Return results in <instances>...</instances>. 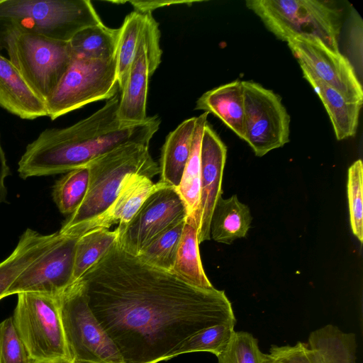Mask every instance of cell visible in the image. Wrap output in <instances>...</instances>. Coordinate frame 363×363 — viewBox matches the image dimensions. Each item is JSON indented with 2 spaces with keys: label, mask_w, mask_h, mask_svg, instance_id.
I'll use <instances>...</instances> for the list:
<instances>
[{
  "label": "cell",
  "mask_w": 363,
  "mask_h": 363,
  "mask_svg": "<svg viewBox=\"0 0 363 363\" xmlns=\"http://www.w3.org/2000/svg\"><path fill=\"white\" fill-rule=\"evenodd\" d=\"M119 91L89 117L62 128H47L26 148L18 164L22 179L67 173L125 143L149 146L161 123L157 116L139 123L119 121Z\"/></svg>",
  "instance_id": "2"
},
{
  "label": "cell",
  "mask_w": 363,
  "mask_h": 363,
  "mask_svg": "<svg viewBox=\"0 0 363 363\" xmlns=\"http://www.w3.org/2000/svg\"><path fill=\"white\" fill-rule=\"evenodd\" d=\"M60 232L43 235L28 228L4 261L0 262V300L18 275L33 262L51 248L61 238Z\"/></svg>",
  "instance_id": "21"
},
{
  "label": "cell",
  "mask_w": 363,
  "mask_h": 363,
  "mask_svg": "<svg viewBox=\"0 0 363 363\" xmlns=\"http://www.w3.org/2000/svg\"><path fill=\"white\" fill-rule=\"evenodd\" d=\"M148 147L140 143H125L89 162L86 195L59 232L80 237L82 229L108 208L126 176L136 173L152 179L159 174V166L151 157Z\"/></svg>",
  "instance_id": "3"
},
{
  "label": "cell",
  "mask_w": 363,
  "mask_h": 363,
  "mask_svg": "<svg viewBox=\"0 0 363 363\" xmlns=\"http://www.w3.org/2000/svg\"><path fill=\"white\" fill-rule=\"evenodd\" d=\"M218 363H263L264 354L258 340L246 331H235L223 351L217 356Z\"/></svg>",
  "instance_id": "32"
},
{
  "label": "cell",
  "mask_w": 363,
  "mask_h": 363,
  "mask_svg": "<svg viewBox=\"0 0 363 363\" xmlns=\"http://www.w3.org/2000/svg\"><path fill=\"white\" fill-rule=\"evenodd\" d=\"M245 138L257 157L289 142L290 116L281 97L261 84L242 81Z\"/></svg>",
  "instance_id": "10"
},
{
  "label": "cell",
  "mask_w": 363,
  "mask_h": 363,
  "mask_svg": "<svg viewBox=\"0 0 363 363\" xmlns=\"http://www.w3.org/2000/svg\"><path fill=\"white\" fill-rule=\"evenodd\" d=\"M79 238L72 233H62L51 248L18 275L5 297L23 292L60 295L74 283V256Z\"/></svg>",
  "instance_id": "12"
},
{
  "label": "cell",
  "mask_w": 363,
  "mask_h": 363,
  "mask_svg": "<svg viewBox=\"0 0 363 363\" xmlns=\"http://www.w3.org/2000/svg\"><path fill=\"white\" fill-rule=\"evenodd\" d=\"M129 2L133 5L135 11L142 13H152L155 9L172 4L191 3L186 1H130Z\"/></svg>",
  "instance_id": "35"
},
{
  "label": "cell",
  "mask_w": 363,
  "mask_h": 363,
  "mask_svg": "<svg viewBox=\"0 0 363 363\" xmlns=\"http://www.w3.org/2000/svg\"><path fill=\"white\" fill-rule=\"evenodd\" d=\"M0 107L25 120L47 116L45 102L29 87L9 58L1 54Z\"/></svg>",
  "instance_id": "18"
},
{
  "label": "cell",
  "mask_w": 363,
  "mask_h": 363,
  "mask_svg": "<svg viewBox=\"0 0 363 363\" xmlns=\"http://www.w3.org/2000/svg\"><path fill=\"white\" fill-rule=\"evenodd\" d=\"M2 50H6L9 60L45 103L72 60L69 41L30 33H9L3 40Z\"/></svg>",
  "instance_id": "7"
},
{
  "label": "cell",
  "mask_w": 363,
  "mask_h": 363,
  "mask_svg": "<svg viewBox=\"0 0 363 363\" xmlns=\"http://www.w3.org/2000/svg\"><path fill=\"white\" fill-rule=\"evenodd\" d=\"M187 216L186 205L177 188L164 186L150 194L131 220L118 231L117 243L138 257L157 235Z\"/></svg>",
  "instance_id": "11"
},
{
  "label": "cell",
  "mask_w": 363,
  "mask_h": 363,
  "mask_svg": "<svg viewBox=\"0 0 363 363\" xmlns=\"http://www.w3.org/2000/svg\"><path fill=\"white\" fill-rule=\"evenodd\" d=\"M245 4L279 40L286 42L295 37H311L340 52L341 12L329 1L247 0Z\"/></svg>",
  "instance_id": "5"
},
{
  "label": "cell",
  "mask_w": 363,
  "mask_h": 363,
  "mask_svg": "<svg viewBox=\"0 0 363 363\" xmlns=\"http://www.w3.org/2000/svg\"><path fill=\"white\" fill-rule=\"evenodd\" d=\"M196 109L213 113L244 140L245 108L242 81L235 80L205 92L196 101Z\"/></svg>",
  "instance_id": "19"
},
{
  "label": "cell",
  "mask_w": 363,
  "mask_h": 363,
  "mask_svg": "<svg viewBox=\"0 0 363 363\" xmlns=\"http://www.w3.org/2000/svg\"><path fill=\"white\" fill-rule=\"evenodd\" d=\"M77 281L123 363L170 359L194 335L236 323L224 291L193 286L143 263L117 241Z\"/></svg>",
  "instance_id": "1"
},
{
  "label": "cell",
  "mask_w": 363,
  "mask_h": 363,
  "mask_svg": "<svg viewBox=\"0 0 363 363\" xmlns=\"http://www.w3.org/2000/svg\"><path fill=\"white\" fill-rule=\"evenodd\" d=\"M120 28L104 23L84 28L69 41L72 57L108 60L116 57Z\"/></svg>",
  "instance_id": "25"
},
{
  "label": "cell",
  "mask_w": 363,
  "mask_h": 363,
  "mask_svg": "<svg viewBox=\"0 0 363 363\" xmlns=\"http://www.w3.org/2000/svg\"><path fill=\"white\" fill-rule=\"evenodd\" d=\"M145 13L134 11L127 15L120 28L116 50L117 81L119 90L123 88L137 51Z\"/></svg>",
  "instance_id": "30"
},
{
  "label": "cell",
  "mask_w": 363,
  "mask_h": 363,
  "mask_svg": "<svg viewBox=\"0 0 363 363\" xmlns=\"http://www.w3.org/2000/svg\"><path fill=\"white\" fill-rule=\"evenodd\" d=\"M226 155L225 145L207 122L201 141L200 200L196 217L199 244L211 240V220L215 206L222 196Z\"/></svg>",
  "instance_id": "15"
},
{
  "label": "cell",
  "mask_w": 363,
  "mask_h": 363,
  "mask_svg": "<svg viewBox=\"0 0 363 363\" xmlns=\"http://www.w3.org/2000/svg\"><path fill=\"white\" fill-rule=\"evenodd\" d=\"M0 363H31L12 316L0 323Z\"/></svg>",
  "instance_id": "34"
},
{
  "label": "cell",
  "mask_w": 363,
  "mask_h": 363,
  "mask_svg": "<svg viewBox=\"0 0 363 363\" xmlns=\"http://www.w3.org/2000/svg\"><path fill=\"white\" fill-rule=\"evenodd\" d=\"M197 224L192 216H186L176 258L171 273L184 282L198 288L211 289L200 257Z\"/></svg>",
  "instance_id": "24"
},
{
  "label": "cell",
  "mask_w": 363,
  "mask_h": 363,
  "mask_svg": "<svg viewBox=\"0 0 363 363\" xmlns=\"http://www.w3.org/2000/svg\"><path fill=\"white\" fill-rule=\"evenodd\" d=\"M208 115V113L204 112L196 117L190 156L177 187L186 205L187 216H192L195 220L200 200L201 141Z\"/></svg>",
  "instance_id": "26"
},
{
  "label": "cell",
  "mask_w": 363,
  "mask_h": 363,
  "mask_svg": "<svg viewBox=\"0 0 363 363\" xmlns=\"http://www.w3.org/2000/svg\"><path fill=\"white\" fill-rule=\"evenodd\" d=\"M118 231L97 228L81 235L77 242L74 282L79 280L116 242Z\"/></svg>",
  "instance_id": "27"
},
{
  "label": "cell",
  "mask_w": 363,
  "mask_h": 363,
  "mask_svg": "<svg viewBox=\"0 0 363 363\" xmlns=\"http://www.w3.org/2000/svg\"><path fill=\"white\" fill-rule=\"evenodd\" d=\"M12 316L31 363H71L62 323L58 296L18 294Z\"/></svg>",
  "instance_id": "6"
},
{
  "label": "cell",
  "mask_w": 363,
  "mask_h": 363,
  "mask_svg": "<svg viewBox=\"0 0 363 363\" xmlns=\"http://www.w3.org/2000/svg\"><path fill=\"white\" fill-rule=\"evenodd\" d=\"M354 333L328 324L311 332L308 342L294 345H272L263 363H357Z\"/></svg>",
  "instance_id": "14"
},
{
  "label": "cell",
  "mask_w": 363,
  "mask_h": 363,
  "mask_svg": "<svg viewBox=\"0 0 363 363\" xmlns=\"http://www.w3.org/2000/svg\"><path fill=\"white\" fill-rule=\"evenodd\" d=\"M152 74L147 59L142 29L136 53L124 85L120 91L117 116L122 123L134 124L142 123L147 119L146 104L148 82Z\"/></svg>",
  "instance_id": "17"
},
{
  "label": "cell",
  "mask_w": 363,
  "mask_h": 363,
  "mask_svg": "<svg viewBox=\"0 0 363 363\" xmlns=\"http://www.w3.org/2000/svg\"><path fill=\"white\" fill-rule=\"evenodd\" d=\"M164 186L167 185L160 182L154 183L143 174H128L124 178L116 199L108 208L84 227L80 231V236L91 230L108 229L117 223V228H123L131 220L146 199Z\"/></svg>",
  "instance_id": "16"
},
{
  "label": "cell",
  "mask_w": 363,
  "mask_h": 363,
  "mask_svg": "<svg viewBox=\"0 0 363 363\" xmlns=\"http://www.w3.org/2000/svg\"><path fill=\"white\" fill-rule=\"evenodd\" d=\"M90 169L88 164L67 172L52 189V199L59 211L70 216L84 201L89 187Z\"/></svg>",
  "instance_id": "29"
},
{
  "label": "cell",
  "mask_w": 363,
  "mask_h": 363,
  "mask_svg": "<svg viewBox=\"0 0 363 363\" xmlns=\"http://www.w3.org/2000/svg\"><path fill=\"white\" fill-rule=\"evenodd\" d=\"M347 195L350 220L353 234L363 242V164L355 161L348 169Z\"/></svg>",
  "instance_id": "33"
},
{
  "label": "cell",
  "mask_w": 363,
  "mask_h": 363,
  "mask_svg": "<svg viewBox=\"0 0 363 363\" xmlns=\"http://www.w3.org/2000/svg\"><path fill=\"white\" fill-rule=\"evenodd\" d=\"M299 64L338 91L350 102L363 103V89L353 66L340 52H335L320 40L295 37L286 41Z\"/></svg>",
  "instance_id": "13"
},
{
  "label": "cell",
  "mask_w": 363,
  "mask_h": 363,
  "mask_svg": "<svg viewBox=\"0 0 363 363\" xmlns=\"http://www.w3.org/2000/svg\"><path fill=\"white\" fill-rule=\"evenodd\" d=\"M303 77L313 88L324 105L338 140L355 135L362 104L347 101L338 91L316 77L299 64Z\"/></svg>",
  "instance_id": "20"
},
{
  "label": "cell",
  "mask_w": 363,
  "mask_h": 363,
  "mask_svg": "<svg viewBox=\"0 0 363 363\" xmlns=\"http://www.w3.org/2000/svg\"><path fill=\"white\" fill-rule=\"evenodd\" d=\"M252 220L249 207L241 203L236 195L228 199L221 196L213 211L211 239L218 242L231 244L235 240L246 235Z\"/></svg>",
  "instance_id": "23"
},
{
  "label": "cell",
  "mask_w": 363,
  "mask_h": 363,
  "mask_svg": "<svg viewBox=\"0 0 363 363\" xmlns=\"http://www.w3.org/2000/svg\"><path fill=\"white\" fill-rule=\"evenodd\" d=\"M116 58L88 60L72 57L57 86L45 101L47 116L55 120L69 112L119 91Z\"/></svg>",
  "instance_id": "8"
},
{
  "label": "cell",
  "mask_w": 363,
  "mask_h": 363,
  "mask_svg": "<svg viewBox=\"0 0 363 363\" xmlns=\"http://www.w3.org/2000/svg\"><path fill=\"white\" fill-rule=\"evenodd\" d=\"M58 298L72 362L123 363L116 345L91 313L79 281L71 284Z\"/></svg>",
  "instance_id": "9"
},
{
  "label": "cell",
  "mask_w": 363,
  "mask_h": 363,
  "mask_svg": "<svg viewBox=\"0 0 363 363\" xmlns=\"http://www.w3.org/2000/svg\"><path fill=\"white\" fill-rule=\"evenodd\" d=\"M196 117L182 122L166 138L162 148L159 182L179 186L190 156Z\"/></svg>",
  "instance_id": "22"
},
{
  "label": "cell",
  "mask_w": 363,
  "mask_h": 363,
  "mask_svg": "<svg viewBox=\"0 0 363 363\" xmlns=\"http://www.w3.org/2000/svg\"><path fill=\"white\" fill-rule=\"evenodd\" d=\"M71 363H91V362H72Z\"/></svg>",
  "instance_id": "36"
},
{
  "label": "cell",
  "mask_w": 363,
  "mask_h": 363,
  "mask_svg": "<svg viewBox=\"0 0 363 363\" xmlns=\"http://www.w3.org/2000/svg\"><path fill=\"white\" fill-rule=\"evenodd\" d=\"M235 323H226L210 327L186 340L178 350L176 357L182 354L206 352L220 354L235 332Z\"/></svg>",
  "instance_id": "31"
},
{
  "label": "cell",
  "mask_w": 363,
  "mask_h": 363,
  "mask_svg": "<svg viewBox=\"0 0 363 363\" xmlns=\"http://www.w3.org/2000/svg\"><path fill=\"white\" fill-rule=\"evenodd\" d=\"M186 218L176 221L154 238L137 257L150 267L170 272L174 263Z\"/></svg>",
  "instance_id": "28"
},
{
  "label": "cell",
  "mask_w": 363,
  "mask_h": 363,
  "mask_svg": "<svg viewBox=\"0 0 363 363\" xmlns=\"http://www.w3.org/2000/svg\"><path fill=\"white\" fill-rule=\"evenodd\" d=\"M101 23L89 0H0V52L12 31L68 42L80 30Z\"/></svg>",
  "instance_id": "4"
}]
</instances>
